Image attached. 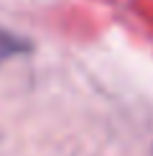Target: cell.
Here are the masks:
<instances>
[{
    "instance_id": "1",
    "label": "cell",
    "mask_w": 153,
    "mask_h": 156,
    "mask_svg": "<svg viewBox=\"0 0 153 156\" xmlns=\"http://www.w3.org/2000/svg\"><path fill=\"white\" fill-rule=\"evenodd\" d=\"M28 49H31V44L25 38H21L18 34H13L8 28H0V64H5L8 59H13L18 54H25Z\"/></svg>"
}]
</instances>
